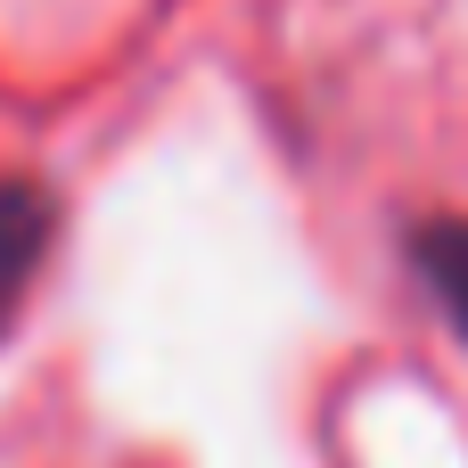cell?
<instances>
[{"mask_svg": "<svg viewBox=\"0 0 468 468\" xmlns=\"http://www.w3.org/2000/svg\"><path fill=\"white\" fill-rule=\"evenodd\" d=\"M49 197L33 189V181H0V304L33 280V263H41V247H49Z\"/></svg>", "mask_w": 468, "mask_h": 468, "instance_id": "6da1fadb", "label": "cell"}, {"mask_svg": "<svg viewBox=\"0 0 468 468\" xmlns=\"http://www.w3.org/2000/svg\"><path fill=\"white\" fill-rule=\"evenodd\" d=\"M420 280L436 288V304L468 337V222H428L420 230Z\"/></svg>", "mask_w": 468, "mask_h": 468, "instance_id": "7a4b0ae2", "label": "cell"}]
</instances>
